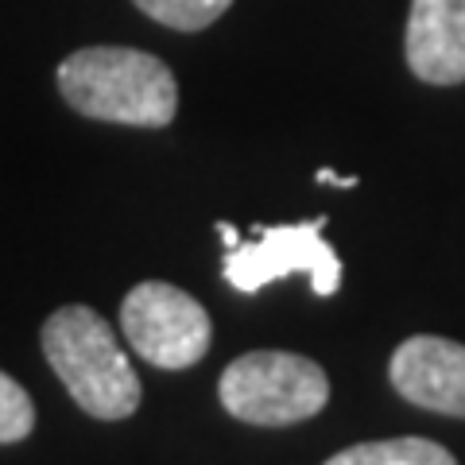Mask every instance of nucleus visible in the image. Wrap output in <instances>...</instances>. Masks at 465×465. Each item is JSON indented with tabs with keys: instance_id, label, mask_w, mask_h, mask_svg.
Listing matches in <instances>:
<instances>
[{
	"instance_id": "obj_1",
	"label": "nucleus",
	"mask_w": 465,
	"mask_h": 465,
	"mask_svg": "<svg viewBox=\"0 0 465 465\" xmlns=\"http://www.w3.org/2000/svg\"><path fill=\"white\" fill-rule=\"evenodd\" d=\"M58 94L105 124L163 128L179 113V82L163 58L136 47H82L58 63Z\"/></svg>"
},
{
	"instance_id": "obj_2",
	"label": "nucleus",
	"mask_w": 465,
	"mask_h": 465,
	"mask_svg": "<svg viewBox=\"0 0 465 465\" xmlns=\"http://www.w3.org/2000/svg\"><path fill=\"white\" fill-rule=\"evenodd\" d=\"M43 357L94 419H128L140 407V376L113 326L90 307H58L43 322Z\"/></svg>"
},
{
	"instance_id": "obj_3",
	"label": "nucleus",
	"mask_w": 465,
	"mask_h": 465,
	"mask_svg": "<svg viewBox=\"0 0 465 465\" xmlns=\"http://www.w3.org/2000/svg\"><path fill=\"white\" fill-rule=\"evenodd\" d=\"M322 229L326 217H314L299 225H252L249 237H241L229 222H217V237L225 244L222 275L232 291L256 295L260 287L299 272L311 280L314 295L330 299L341 283V256L322 237Z\"/></svg>"
},
{
	"instance_id": "obj_4",
	"label": "nucleus",
	"mask_w": 465,
	"mask_h": 465,
	"mask_svg": "<svg viewBox=\"0 0 465 465\" xmlns=\"http://www.w3.org/2000/svg\"><path fill=\"white\" fill-rule=\"evenodd\" d=\"M222 407L252 427L307 423L330 400V381L318 361L283 349H256L237 357L217 381Z\"/></svg>"
},
{
	"instance_id": "obj_5",
	"label": "nucleus",
	"mask_w": 465,
	"mask_h": 465,
	"mask_svg": "<svg viewBox=\"0 0 465 465\" xmlns=\"http://www.w3.org/2000/svg\"><path fill=\"white\" fill-rule=\"evenodd\" d=\"M121 330L148 365L167 372L198 365L213 341L206 307L183 287L163 280H148L128 291L121 302Z\"/></svg>"
},
{
	"instance_id": "obj_6",
	"label": "nucleus",
	"mask_w": 465,
	"mask_h": 465,
	"mask_svg": "<svg viewBox=\"0 0 465 465\" xmlns=\"http://www.w3.org/2000/svg\"><path fill=\"white\" fill-rule=\"evenodd\" d=\"M388 381L423 411L465 419V345L434 333L407 338L388 365Z\"/></svg>"
},
{
	"instance_id": "obj_7",
	"label": "nucleus",
	"mask_w": 465,
	"mask_h": 465,
	"mask_svg": "<svg viewBox=\"0 0 465 465\" xmlns=\"http://www.w3.org/2000/svg\"><path fill=\"white\" fill-rule=\"evenodd\" d=\"M403 51L419 82H465V0H411Z\"/></svg>"
},
{
	"instance_id": "obj_8",
	"label": "nucleus",
	"mask_w": 465,
	"mask_h": 465,
	"mask_svg": "<svg viewBox=\"0 0 465 465\" xmlns=\"http://www.w3.org/2000/svg\"><path fill=\"white\" fill-rule=\"evenodd\" d=\"M326 465H458V458L430 439H381L349 446Z\"/></svg>"
},
{
	"instance_id": "obj_9",
	"label": "nucleus",
	"mask_w": 465,
	"mask_h": 465,
	"mask_svg": "<svg viewBox=\"0 0 465 465\" xmlns=\"http://www.w3.org/2000/svg\"><path fill=\"white\" fill-rule=\"evenodd\" d=\"M133 5L171 32H202L225 16L232 0H133Z\"/></svg>"
},
{
	"instance_id": "obj_10",
	"label": "nucleus",
	"mask_w": 465,
	"mask_h": 465,
	"mask_svg": "<svg viewBox=\"0 0 465 465\" xmlns=\"http://www.w3.org/2000/svg\"><path fill=\"white\" fill-rule=\"evenodd\" d=\"M35 430V403L20 388V381H12L8 372H0V446L24 442Z\"/></svg>"
},
{
	"instance_id": "obj_11",
	"label": "nucleus",
	"mask_w": 465,
	"mask_h": 465,
	"mask_svg": "<svg viewBox=\"0 0 465 465\" xmlns=\"http://www.w3.org/2000/svg\"><path fill=\"white\" fill-rule=\"evenodd\" d=\"M314 179H318V183H330V186H341V191H353V186H357L353 174H338V171H326V167L318 171Z\"/></svg>"
}]
</instances>
